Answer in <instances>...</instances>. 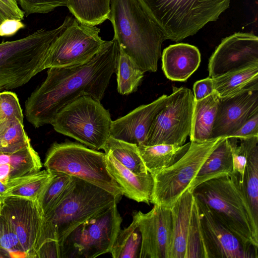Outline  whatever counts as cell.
<instances>
[{
	"label": "cell",
	"mask_w": 258,
	"mask_h": 258,
	"mask_svg": "<svg viewBox=\"0 0 258 258\" xmlns=\"http://www.w3.org/2000/svg\"><path fill=\"white\" fill-rule=\"evenodd\" d=\"M16 118L23 122V114L17 95L11 91L0 92V120Z\"/></svg>",
	"instance_id": "8d00e7d4"
},
{
	"label": "cell",
	"mask_w": 258,
	"mask_h": 258,
	"mask_svg": "<svg viewBox=\"0 0 258 258\" xmlns=\"http://www.w3.org/2000/svg\"><path fill=\"white\" fill-rule=\"evenodd\" d=\"M72 176L66 174H54L38 200L43 217L48 213L69 189Z\"/></svg>",
	"instance_id": "d6a6232c"
},
{
	"label": "cell",
	"mask_w": 258,
	"mask_h": 258,
	"mask_svg": "<svg viewBox=\"0 0 258 258\" xmlns=\"http://www.w3.org/2000/svg\"><path fill=\"white\" fill-rule=\"evenodd\" d=\"M214 91L213 78L209 77L198 81L195 83L193 86L194 100H202L211 94Z\"/></svg>",
	"instance_id": "f35d334b"
},
{
	"label": "cell",
	"mask_w": 258,
	"mask_h": 258,
	"mask_svg": "<svg viewBox=\"0 0 258 258\" xmlns=\"http://www.w3.org/2000/svg\"><path fill=\"white\" fill-rule=\"evenodd\" d=\"M223 138L190 142L187 151L176 162L152 174L154 183L150 203L171 209L188 189L202 166Z\"/></svg>",
	"instance_id": "9c48e42d"
},
{
	"label": "cell",
	"mask_w": 258,
	"mask_h": 258,
	"mask_svg": "<svg viewBox=\"0 0 258 258\" xmlns=\"http://www.w3.org/2000/svg\"><path fill=\"white\" fill-rule=\"evenodd\" d=\"M112 122L100 101L83 96L60 110L50 124L56 132L98 150L110 137Z\"/></svg>",
	"instance_id": "ba28073f"
},
{
	"label": "cell",
	"mask_w": 258,
	"mask_h": 258,
	"mask_svg": "<svg viewBox=\"0 0 258 258\" xmlns=\"http://www.w3.org/2000/svg\"><path fill=\"white\" fill-rule=\"evenodd\" d=\"M111 0H69L67 7L79 23L96 26L108 19Z\"/></svg>",
	"instance_id": "83f0119b"
},
{
	"label": "cell",
	"mask_w": 258,
	"mask_h": 258,
	"mask_svg": "<svg viewBox=\"0 0 258 258\" xmlns=\"http://www.w3.org/2000/svg\"><path fill=\"white\" fill-rule=\"evenodd\" d=\"M25 27L20 20L7 18L0 25V37L12 36Z\"/></svg>",
	"instance_id": "b9f144b4"
},
{
	"label": "cell",
	"mask_w": 258,
	"mask_h": 258,
	"mask_svg": "<svg viewBox=\"0 0 258 258\" xmlns=\"http://www.w3.org/2000/svg\"><path fill=\"white\" fill-rule=\"evenodd\" d=\"M116 73L118 93L128 95L137 90L144 72L120 49Z\"/></svg>",
	"instance_id": "1f68e13d"
},
{
	"label": "cell",
	"mask_w": 258,
	"mask_h": 258,
	"mask_svg": "<svg viewBox=\"0 0 258 258\" xmlns=\"http://www.w3.org/2000/svg\"><path fill=\"white\" fill-rule=\"evenodd\" d=\"M105 154L107 169L121 187L123 195L137 202L150 205L154 183L152 174H135L110 154Z\"/></svg>",
	"instance_id": "44dd1931"
},
{
	"label": "cell",
	"mask_w": 258,
	"mask_h": 258,
	"mask_svg": "<svg viewBox=\"0 0 258 258\" xmlns=\"http://www.w3.org/2000/svg\"><path fill=\"white\" fill-rule=\"evenodd\" d=\"M167 95H163L152 102L142 105L126 115L112 121L110 136L137 145H145L152 122L164 106Z\"/></svg>",
	"instance_id": "d6986e66"
},
{
	"label": "cell",
	"mask_w": 258,
	"mask_h": 258,
	"mask_svg": "<svg viewBox=\"0 0 258 258\" xmlns=\"http://www.w3.org/2000/svg\"><path fill=\"white\" fill-rule=\"evenodd\" d=\"M191 192L245 246L257 250L258 224L233 173L205 181Z\"/></svg>",
	"instance_id": "277c9868"
},
{
	"label": "cell",
	"mask_w": 258,
	"mask_h": 258,
	"mask_svg": "<svg viewBox=\"0 0 258 258\" xmlns=\"http://www.w3.org/2000/svg\"><path fill=\"white\" fill-rule=\"evenodd\" d=\"M114 204L78 225L59 245L60 258H94L110 252L122 218Z\"/></svg>",
	"instance_id": "30bf717a"
},
{
	"label": "cell",
	"mask_w": 258,
	"mask_h": 258,
	"mask_svg": "<svg viewBox=\"0 0 258 258\" xmlns=\"http://www.w3.org/2000/svg\"><path fill=\"white\" fill-rule=\"evenodd\" d=\"M148 212H134L142 235L140 258H168L172 233L170 209L154 205Z\"/></svg>",
	"instance_id": "2e32d148"
},
{
	"label": "cell",
	"mask_w": 258,
	"mask_h": 258,
	"mask_svg": "<svg viewBox=\"0 0 258 258\" xmlns=\"http://www.w3.org/2000/svg\"><path fill=\"white\" fill-rule=\"evenodd\" d=\"M120 48L113 37L86 63L48 69L44 81L25 102L27 120L35 127L50 124L63 107L83 96L101 101L116 73Z\"/></svg>",
	"instance_id": "6da1fadb"
},
{
	"label": "cell",
	"mask_w": 258,
	"mask_h": 258,
	"mask_svg": "<svg viewBox=\"0 0 258 258\" xmlns=\"http://www.w3.org/2000/svg\"><path fill=\"white\" fill-rule=\"evenodd\" d=\"M194 101L189 89L173 87L152 122L145 145H184L191 132Z\"/></svg>",
	"instance_id": "8fae6325"
},
{
	"label": "cell",
	"mask_w": 258,
	"mask_h": 258,
	"mask_svg": "<svg viewBox=\"0 0 258 258\" xmlns=\"http://www.w3.org/2000/svg\"><path fill=\"white\" fill-rule=\"evenodd\" d=\"M102 149L124 167L137 174L148 173L140 154L138 146L110 136Z\"/></svg>",
	"instance_id": "f1b7e54d"
},
{
	"label": "cell",
	"mask_w": 258,
	"mask_h": 258,
	"mask_svg": "<svg viewBox=\"0 0 258 258\" xmlns=\"http://www.w3.org/2000/svg\"><path fill=\"white\" fill-rule=\"evenodd\" d=\"M30 143L23 122L18 118L9 121L6 129L0 132V151L13 152Z\"/></svg>",
	"instance_id": "e575fe53"
},
{
	"label": "cell",
	"mask_w": 258,
	"mask_h": 258,
	"mask_svg": "<svg viewBox=\"0 0 258 258\" xmlns=\"http://www.w3.org/2000/svg\"><path fill=\"white\" fill-rule=\"evenodd\" d=\"M6 19H7V18L0 11V25Z\"/></svg>",
	"instance_id": "bcb514c9"
},
{
	"label": "cell",
	"mask_w": 258,
	"mask_h": 258,
	"mask_svg": "<svg viewBox=\"0 0 258 258\" xmlns=\"http://www.w3.org/2000/svg\"><path fill=\"white\" fill-rule=\"evenodd\" d=\"M258 63V37L250 33H235L223 39L209 59V77Z\"/></svg>",
	"instance_id": "9a60e30c"
},
{
	"label": "cell",
	"mask_w": 258,
	"mask_h": 258,
	"mask_svg": "<svg viewBox=\"0 0 258 258\" xmlns=\"http://www.w3.org/2000/svg\"><path fill=\"white\" fill-rule=\"evenodd\" d=\"M251 136H258V113L252 115L230 137L242 138Z\"/></svg>",
	"instance_id": "60d3db41"
},
{
	"label": "cell",
	"mask_w": 258,
	"mask_h": 258,
	"mask_svg": "<svg viewBox=\"0 0 258 258\" xmlns=\"http://www.w3.org/2000/svg\"><path fill=\"white\" fill-rule=\"evenodd\" d=\"M108 20L120 49L143 72H156L166 39L138 0H111Z\"/></svg>",
	"instance_id": "7a4b0ae2"
},
{
	"label": "cell",
	"mask_w": 258,
	"mask_h": 258,
	"mask_svg": "<svg viewBox=\"0 0 258 258\" xmlns=\"http://www.w3.org/2000/svg\"><path fill=\"white\" fill-rule=\"evenodd\" d=\"M11 257L10 253L0 245V258Z\"/></svg>",
	"instance_id": "ee69618b"
},
{
	"label": "cell",
	"mask_w": 258,
	"mask_h": 258,
	"mask_svg": "<svg viewBox=\"0 0 258 258\" xmlns=\"http://www.w3.org/2000/svg\"><path fill=\"white\" fill-rule=\"evenodd\" d=\"M233 161L231 146L227 137H223L217 146L205 161L188 190H192L200 184L233 172Z\"/></svg>",
	"instance_id": "603a6c76"
},
{
	"label": "cell",
	"mask_w": 258,
	"mask_h": 258,
	"mask_svg": "<svg viewBox=\"0 0 258 258\" xmlns=\"http://www.w3.org/2000/svg\"><path fill=\"white\" fill-rule=\"evenodd\" d=\"M214 91L220 98L232 95L258 85V63L213 78Z\"/></svg>",
	"instance_id": "484cf974"
},
{
	"label": "cell",
	"mask_w": 258,
	"mask_h": 258,
	"mask_svg": "<svg viewBox=\"0 0 258 258\" xmlns=\"http://www.w3.org/2000/svg\"><path fill=\"white\" fill-rule=\"evenodd\" d=\"M42 167L40 158L30 143L13 152L0 151V180L5 183L14 178L37 172Z\"/></svg>",
	"instance_id": "7402d4cb"
},
{
	"label": "cell",
	"mask_w": 258,
	"mask_h": 258,
	"mask_svg": "<svg viewBox=\"0 0 258 258\" xmlns=\"http://www.w3.org/2000/svg\"><path fill=\"white\" fill-rule=\"evenodd\" d=\"M0 11L7 18L22 20L25 17L16 0H0Z\"/></svg>",
	"instance_id": "ab89813d"
},
{
	"label": "cell",
	"mask_w": 258,
	"mask_h": 258,
	"mask_svg": "<svg viewBox=\"0 0 258 258\" xmlns=\"http://www.w3.org/2000/svg\"><path fill=\"white\" fill-rule=\"evenodd\" d=\"M219 97L214 91L206 98L195 101L190 142H203L211 139Z\"/></svg>",
	"instance_id": "cb8c5ba5"
},
{
	"label": "cell",
	"mask_w": 258,
	"mask_h": 258,
	"mask_svg": "<svg viewBox=\"0 0 258 258\" xmlns=\"http://www.w3.org/2000/svg\"><path fill=\"white\" fill-rule=\"evenodd\" d=\"M69 0H16L28 17L33 14H45L55 8L67 6Z\"/></svg>",
	"instance_id": "74e56055"
},
{
	"label": "cell",
	"mask_w": 258,
	"mask_h": 258,
	"mask_svg": "<svg viewBox=\"0 0 258 258\" xmlns=\"http://www.w3.org/2000/svg\"><path fill=\"white\" fill-rule=\"evenodd\" d=\"M142 235L136 220L120 229L110 251L113 258H140Z\"/></svg>",
	"instance_id": "4dcf8cb0"
},
{
	"label": "cell",
	"mask_w": 258,
	"mask_h": 258,
	"mask_svg": "<svg viewBox=\"0 0 258 258\" xmlns=\"http://www.w3.org/2000/svg\"><path fill=\"white\" fill-rule=\"evenodd\" d=\"M232 173L237 178L255 223L258 224V146L248 158L242 180L238 174Z\"/></svg>",
	"instance_id": "f546056e"
},
{
	"label": "cell",
	"mask_w": 258,
	"mask_h": 258,
	"mask_svg": "<svg viewBox=\"0 0 258 258\" xmlns=\"http://www.w3.org/2000/svg\"><path fill=\"white\" fill-rule=\"evenodd\" d=\"M52 174H66L96 185L121 199V187L109 172L104 153L70 141L54 143L44 160Z\"/></svg>",
	"instance_id": "52a82bcc"
},
{
	"label": "cell",
	"mask_w": 258,
	"mask_h": 258,
	"mask_svg": "<svg viewBox=\"0 0 258 258\" xmlns=\"http://www.w3.org/2000/svg\"><path fill=\"white\" fill-rule=\"evenodd\" d=\"M1 211L12 225L27 258H33L34 248L43 213L37 201L7 197Z\"/></svg>",
	"instance_id": "ac0fdd59"
},
{
	"label": "cell",
	"mask_w": 258,
	"mask_h": 258,
	"mask_svg": "<svg viewBox=\"0 0 258 258\" xmlns=\"http://www.w3.org/2000/svg\"><path fill=\"white\" fill-rule=\"evenodd\" d=\"M201 61V53L197 47L179 43L163 50L162 68L168 79L185 81L198 69Z\"/></svg>",
	"instance_id": "ffe728a7"
},
{
	"label": "cell",
	"mask_w": 258,
	"mask_h": 258,
	"mask_svg": "<svg viewBox=\"0 0 258 258\" xmlns=\"http://www.w3.org/2000/svg\"><path fill=\"white\" fill-rule=\"evenodd\" d=\"M96 26L81 24L75 18L49 46L44 69L81 65L91 60L105 41L99 36Z\"/></svg>",
	"instance_id": "7c38bea8"
},
{
	"label": "cell",
	"mask_w": 258,
	"mask_h": 258,
	"mask_svg": "<svg viewBox=\"0 0 258 258\" xmlns=\"http://www.w3.org/2000/svg\"><path fill=\"white\" fill-rule=\"evenodd\" d=\"M7 188V184L0 180V203L2 204H3L5 198L4 195Z\"/></svg>",
	"instance_id": "7bdbcfd3"
},
{
	"label": "cell",
	"mask_w": 258,
	"mask_h": 258,
	"mask_svg": "<svg viewBox=\"0 0 258 258\" xmlns=\"http://www.w3.org/2000/svg\"><path fill=\"white\" fill-rule=\"evenodd\" d=\"M0 245L10 253L11 257H27V255L23 250L12 225L1 211Z\"/></svg>",
	"instance_id": "d590c367"
},
{
	"label": "cell",
	"mask_w": 258,
	"mask_h": 258,
	"mask_svg": "<svg viewBox=\"0 0 258 258\" xmlns=\"http://www.w3.org/2000/svg\"><path fill=\"white\" fill-rule=\"evenodd\" d=\"M73 19L67 16L56 28H41L22 38L0 43V92L24 85L45 70L49 46Z\"/></svg>",
	"instance_id": "5b68a950"
},
{
	"label": "cell",
	"mask_w": 258,
	"mask_h": 258,
	"mask_svg": "<svg viewBox=\"0 0 258 258\" xmlns=\"http://www.w3.org/2000/svg\"><path fill=\"white\" fill-rule=\"evenodd\" d=\"M196 200L207 258H257V250L245 246L217 219L206 204Z\"/></svg>",
	"instance_id": "5bb4252c"
},
{
	"label": "cell",
	"mask_w": 258,
	"mask_h": 258,
	"mask_svg": "<svg viewBox=\"0 0 258 258\" xmlns=\"http://www.w3.org/2000/svg\"><path fill=\"white\" fill-rule=\"evenodd\" d=\"M164 34L177 42L216 21L230 0H138Z\"/></svg>",
	"instance_id": "8992f818"
},
{
	"label": "cell",
	"mask_w": 258,
	"mask_h": 258,
	"mask_svg": "<svg viewBox=\"0 0 258 258\" xmlns=\"http://www.w3.org/2000/svg\"><path fill=\"white\" fill-rule=\"evenodd\" d=\"M170 210L172 233L168 258H207L192 193L186 190Z\"/></svg>",
	"instance_id": "4fadbf2b"
},
{
	"label": "cell",
	"mask_w": 258,
	"mask_h": 258,
	"mask_svg": "<svg viewBox=\"0 0 258 258\" xmlns=\"http://www.w3.org/2000/svg\"><path fill=\"white\" fill-rule=\"evenodd\" d=\"M53 174L47 170L27 174L10 180L4 197H16L38 201Z\"/></svg>",
	"instance_id": "4316f807"
},
{
	"label": "cell",
	"mask_w": 258,
	"mask_h": 258,
	"mask_svg": "<svg viewBox=\"0 0 258 258\" xmlns=\"http://www.w3.org/2000/svg\"><path fill=\"white\" fill-rule=\"evenodd\" d=\"M258 113V85L220 98L211 139L229 137Z\"/></svg>",
	"instance_id": "e0dca14e"
},
{
	"label": "cell",
	"mask_w": 258,
	"mask_h": 258,
	"mask_svg": "<svg viewBox=\"0 0 258 258\" xmlns=\"http://www.w3.org/2000/svg\"><path fill=\"white\" fill-rule=\"evenodd\" d=\"M227 138L232 150L233 172L239 175L242 180L248 158L254 148L258 146V136Z\"/></svg>",
	"instance_id": "836d02e7"
},
{
	"label": "cell",
	"mask_w": 258,
	"mask_h": 258,
	"mask_svg": "<svg viewBox=\"0 0 258 258\" xmlns=\"http://www.w3.org/2000/svg\"><path fill=\"white\" fill-rule=\"evenodd\" d=\"M190 142L182 146L158 144L138 146L140 154L147 171L153 174L176 162L187 151Z\"/></svg>",
	"instance_id": "d4e9b609"
},
{
	"label": "cell",
	"mask_w": 258,
	"mask_h": 258,
	"mask_svg": "<svg viewBox=\"0 0 258 258\" xmlns=\"http://www.w3.org/2000/svg\"><path fill=\"white\" fill-rule=\"evenodd\" d=\"M9 120L6 119L0 120V132L7 127L9 123Z\"/></svg>",
	"instance_id": "f6af8a7d"
},
{
	"label": "cell",
	"mask_w": 258,
	"mask_h": 258,
	"mask_svg": "<svg viewBox=\"0 0 258 258\" xmlns=\"http://www.w3.org/2000/svg\"><path fill=\"white\" fill-rule=\"evenodd\" d=\"M2 206V204L0 203V211L1 210Z\"/></svg>",
	"instance_id": "7dc6e473"
},
{
	"label": "cell",
	"mask_w": 258,
	"mask_h": 258,
	"mask_svg": "<svg viewBox=\"0 0 258 258\" xmlns=\"http://www.w3.org/2000/svg\"><path fill=\"white\" fill-rule=\"evenodd\" d=\"M121 199L91 183L72 176L67 193L42 218L34 248L55 241L59 245L78 225L100 212L117 204Z\"/></svg>",
	"instance_id": "3957f363"
}]
</instances>
